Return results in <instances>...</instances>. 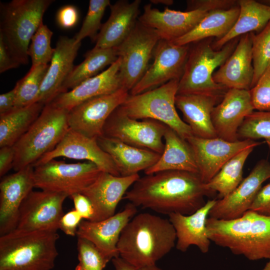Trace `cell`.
Listing matches in <instances>:
<instances>
[{"instance_id":"cell-15","label":"cell","mask_w":270,"mask_h":270,"mask_svg":"<svg viewBox=\"0 0 270 270\" xmlns=\"http://www.w3.org/2000/svg\"><path fill=\"white\" fill-rule=\"evenodd\" d=\"M270 178V164L258 162L238 186L226 196L216 200L209 218L230 220L241 216L249 210L262 184Z\"/></svg>"},{"instance_id":"cell-46","label":"cell","mask_w":270,"mask_h":270,"mask_svg":"<svg viewBox=\"0 0 270 270\" xmlns=\"http://www.w3.org/2000/svg\"><path fill=\"white\" fill-rule=\"evenodd\" d=\"M250 210L270 216V182L262 187Z\"/></svg>"},{"instance_id":"cell-21","label":"cell","mask_w":270,"mask_h":270,"mask_svg":"<svg viewBox=\"0 0 270 270\" xmlns=\"http://www.w3.org/2000/svg\"><path fill=\"white\" fill-rule=\"evenodd\" d=\"M34 188L32 166L2 178L0 182V236L14 229L20 208Z\"/></svg>"},{"instance_id":"cell-32","label":"cell","mask_w":270,"mask_h":270,"mask_svg":"<svg viewBox=\"0 0 270 270\" xmlns=\"http://www.w3.org/2000/svg\"><path fill=\"white\" fill-rule=\"evenodd\" d=\"M239 12L238 5L227 10L209 12L192 31L171 42L176 45L184 46L213 37L220 40L232 28Z\"/></svg>"},{"instance_id":"cell-9","label":"cell","mask_w":270,"mask_h":270,"mask_svg":"<svg viewBox=\"0 0 270 270\" xmlns=\"http://www.w3.org/2000/svg\"><path fill=\"white\" fill-rule=\"evenodd\" d=\"M33 167L34 188L70 197L82 193L102 172L90 162L68 164L53 159Z\"/></svg>"},{"instance_id":"cell-47","label":"cell","mask_w":270,"mask_h":270,"mask_svg":"<svg viewBox=\"0 0 270 270\" xmlns=\"http://www.w3.org/2000/svg\"><path fill=\"white\" fill-rule=\"evenodd\" d=\"M74 210L83 220L91 221L94 216L92 205L88 198L82 193H76L70 196Z\"/></svg>"},{"instance_id":"cell-27","label":"cell","mask_w":270,"mask_h":270,"mask_svg":"<svg viewBox=\"0 0 270 270\" xmlns=\"http://www.w3.org/2000/svg\"><path fill=\"white\" fill-rule=\"evenodd\" d=\"M120 63L118 58L106 70L84 80L70 91L60 94L49 104L70 110L90 98L116 92L122 88L118 78Z\"/></svg>"},{"instance_id":"cell-18","label":"cell","mask_w":270,"mask_h":270,"mask_svg":"<svg viewBox=\"0 0 270 270\" xmlns=\"http://www.w3.org/2000/svg\"><path fill=\"white\" fill-rule=\"evenodd\" d=\"M60 156L86 160L94 164L102 172L120 176L112 158L100 146L96 139L88 137L70 128L56 148L42 156L33 166Z\"/></svg>"},{"instance_id":"cell-11","label":"cell","mask_w":270,"mask_h":270,"mask_svg":"<svg viewBox=\"0 0 270 270\" xmlns=\"http://www.w3.org/2000/svg\"><path fill=\"white\" fill-rule=\"evenodd\" d=\"M166 127L156 120H140L131 118L118 106L107 120L103 136L161 154L164 148V136Z\"/></svg>"},{"instance_id":"cell-29","label":"cell","mask_w":270,"mask_h":270,"mask_svg":"<svg viewBox=\"0 0 270 270\" xmlns=\"http://www.w3.org/2000/svg\"><path fill=\"white\" fill-rule=\"evenodd\" d=\"M96 140L102 150L112 158L120 176H130L145 171L154 165L160 156L154 152L104 136Z\"/></svg>"},{"instance_id":"cell-50","label":"cell","mask_w":270,"mask_h":270,"mask_svg":"<svg viewBox=\"0 0 270 270\" xmlns=\"http://www.w3.org/2000/svg\"><path fill=\"white\" fill-rule=\"evenodd\" d=\"M16 90L14 87L10 91L0 95V114L14 108Z\"/></svg>"},{"instance_id":"cell-36","label":"cell","mask_w":270,"mask_h":270,"mask_svg":"<svg viewBox=\"0 0 270 270\" xmlns=\"http://www.w3.org/2000/svg\"><path fill=\"white\" fill-rule=\"evenodd\" d=\"M50 65L32 66L26 74L19 80L16 90L14 108H20L35 103L41 85Z\"/></svg>"},{"instance_id":"cell-49","label":"cell","mask_w":270,"mask_h":270,"mask_svg":"<svg viewBox=\"0 0 270 270\" xmlns=\"http://www.w3.org/2000/svg\"><path fill=\"white\" fill-rule=\"evenodd\" d=\"M20 66L12 58L2 38L0 37V72L16 68Z\"/></svg>"},{"instance_id":"cell-3","label":"cell","mask_w":270,"mask_h":270,"mask_svg":"<svg viewBox=\"0 0 270 270\" xmlns=\"http://www.w3.org/2000/svg\"><path fill=\"white\" fill-rule=\"evenodd\" d=\"M206 225L216 244L250 260L270 259V216L249 210L230 220L208 217Z\"/></svg>"},{"instance_id":"cell-48","label":"cell","mask_w":270,"mask_h":270,"mask_svg":"<svg viewBox=\"0 0 270 270\" xmlns=\"http://www.w3.org/2000/svg\"><path fill=\"white\" fill-rule=\"evenodd\" d=\"M15 157L13 146H4L0 149V176L3 177L12 168Z\"/></svg>"},{"instance_id":"cell-14","label":"cell","mask_w":270,"mask_h":270,"mask_svg":"<svg viewBox=\"0 0 270 270\" xmlns=\"http://www.w3.org/2000/svg\"><path fill=\"white\" fill-rule=\"evenodd\" d=\"M129 94V91L120 88L76 106L68 112L70 128L88 137L97 139L103 136L104 126L110 115L124 102Z\"/></svg>"},{"instance_id":"cell-31","label":"cell","mask_w":270,"mask_h":270,"mask_svg":"<svg viewBox=\"0 0 270 270\" xmlns=\"http://www.w3.org/2000/svg\"><path fill=\"white\" fill-rule=\"evenodd\" d=\"M238 4L240 12L235 24L224 37L213 41L214 49L219 50L244 34L260 32L270 20V6L254 0H240Z\"/></svg>"},{"instance_id":"cell-25","label":"cell","mask_w":270,"mask_h":270,"mask_svg":"<svg viewBox=\"0 0 270 270\" xmlns=\"http://www.w3.org/2000/svg\"><path fill=\"white\" fill-rule=\"evenodd\" d=\"M216 201L208 200L190 214L172 213L168 215L176 233L177 250L186 252L190 246H195L202 253L208 252L211 241L208 234L206 220Z\"/></svg>"},{"instance_id":"cell-17","label":"cell","mask_w":270,"mask_h":270,"mask_svg":"<svg viewBox=\"0 0 270 270\" xmlns=\"http://www.w3.org/2000/svg\"><path fill=\"white\" fill-rule=\"evenodd\" d=\"M136 212L137 207L128 202L122 210L106 219L96 222L83 220L76 236L91 242L106 258L112 260L120 256L117 246L121 233Z\"/></svg>"},{"instance_id":"cell-40","label":"cell","mask_w":270,"mask_h":270,"mask_svg":"<svg viewBox=\"0 0 270 270\" xmlns=\"http://www.w3.org/2000/svg\"><path fill=\"white\" fill-rule=\"evenodd\" d=\"M52 34L48 26L42 23L32 36L28 50L32 66L46 64L50 62L55 50L50 45Z\"/></svg>"},{"instance_id":"cell-34","label":"cell","mask_w":270,"mask_h":270,"mask_svg":"<svg viewBox=\"0 0 270 270\" xmlns=\"http://www.w3.org/2000/svg\"><path fill=\"white\" fill-rule=\"evenodd\" d=\"M84 60L74 66L64 82V92L72 89L82 82L98 74L106 66H111L118 58L116 48H94L84 54Z\"/></svg>"},{"instance_id":"cell-4","label":"cell","mask_w":270,"mask_h":270,"mask_svg":"<svg viewBox=\"0 0 270 270\" xmlns=\"http://www.w3.org/2000/svg\"><path fill=\"white\" fill-rule=\"evenodd\" d=\"M57 231H12L0 236V270H51L58 256Z\"/></svg>"},{"instance_id":"cell-7","label":"cell","mask_w":270,"mask_h":270,"mask_svg":"<svg viewBox=\"0 0 270 270\" xmlns=\"http://www.w3.org/2000/svg\"><path fill=\"white\" fill-rule=\"evenodd\" d=\"M68 112L50 104L44 106L28 130L13 146L12 168L16 172L33 166L56 148L70 128Z\"/></svg>"},{"instance_id":"cell-12","label":"cell","mask_w":270,"mask_h":270,"mask_svg":"<svg viewBox=\"0 0 270 270\" xmlns=\"http://www.w3.org/2000/svg\"><path fill=\"white\" fill-rule=\"evenodd\" d=\"M67 197L68 196L64 193L32 190L20 208L13 230L57 231L60 221L64 214L63 204Z\"/></svg>"},{"instance_id":"cell-6","label":"cell","mask_w":270,"mask_h":270,"mask_svg":"<svg viewBox=\"0 0 270 270\" xmlns=\"http://www.w3.org/2000/svg\"><path fill=\"white\" fill-rule=\"evenodd\" d=\"M239 39L240 37L230 41L219 50L212 48V38L192 43L178 82L177 94H202L223 97L228 89L216 83L212 75L215 70L232 54Z\"/></svg>"},{"instance_id":"cell-8","label":"cell","mask_w":270,"mask_h":270,"mask_svg":"<svg viewBox=\"0 0 270 270\" xmlns=\"http://www.w3.org/2000/svg\"><path fill=\"white\" fill-rule=\"evenodd\" d=\"M179 80H172L140 94L129 96L120 106L129 117L150 119L164 124L187 140L194 136L190 126L178 116L175 104Z\"/></svg>"},{"instance_id":"cell-45","label":"cell","mask_w":270,"mask_h":270,"mask_svg":"<svg viewBox=\"0 0 270 270\" xmlns=\"http://www.w3.org/2000/svg\"><path fill=\"white\" fill-rule=\"evenodd\" d=\"M83 220L80 214L74 210L64 214L59 222V229L68 236H76L78 227Z\"/></svg>"},{"instance_id":"cell-26","label":"cell","mask_w":270,"mask_h":270,"mask_svg":"<svg viewBox=\"0 0 270 270\" xmlns=\"http://www.w3.org/2000/svg\"><path fill=\"white\" fill-rule=\"evenodd\" d=\"M140 0H120L110 4V16L102 24L94 48H116L130 34L138 21Z\"/></svg>"},{"instance_id":"cell-1","label":"cell","mask_w":270,"mask_h":270,"mask_svg":"<svg viewBox=\"0 0 270 270\" xmlns=\"http://www.w3.org/2000/svg\"><path fill=\"white\" fill-rule=\"evenodd\" d=\"M198 174L166 170L140 178L123 199L136 206L168 214H190L202 207L208 194Z\"/></svg>"},{"instance_id":"cell-28","label":"cell","mask_w":270,"mask_h":270,"mask_svg":"<svg viewBox=\"0 0 270 270\" xmlns=\"http://www.w3.org/2000/svg\"><path fill=\"white\" fill-rule=\"evenodd\" d=\"M222 98L202 94H176L175 104L194 136L215 138L217 136L212 122V112Z\"/></svg>"},{"instance_id":"cell-16","label":"cell","mask_w":270,"mask_h":270,"mask_svg":"<svg viewBox=\"0 0 270 270\" xmlns=\"http://www.w3.org/2000/svg\"><path fill=\"white\" fill-rule=\"evenodd\" d=\"M186 140L196 161L198 174L204 183L209 182L231 158L250 146L261 144L245 140L230 142L219 138H204L192 136Z\"/></svg>"},{"instance_id":"cell-22","label":"cell","mask_w":270,"mask_h":270,"mask_svg":"<svg viewBox=\"0 0 270 270\" xmlns=\"http://www.w3.org/2000/svg\"><path fill=\"white\" fill-rule=\"evenodd\" d=\"M208 12L200 9L181 12L168 8L161 12L148 4L138 21L154 30L160 40L172 42L192 31Z\"/></svg>"},{"instance_id":"cell-54","label":"cell","mask_w":270,"mask_h":270,"mask_svg":"<svg viewBox=\"0 0 270 270\" xmlns=\"http://www.w3.org/2000/svg\"><path fill=\"white\" fill-rule=\"evenodd\" d=\"M262 270H270V259L268 260Z\"/></svg>"},{"instance_id":"cell-19","label":"cell","mask_w":270,"mask_h":270,"mask_svg":"<svg viewBox=\"0 0 270 270\" xmlns=\"http://www.w3.org/2000/svg\"><path fill=\"white\" fill-rule=\"evenodd\" d=\"M254 110L250 90L228 89L212 112L217 137L230 142L238 140L240 127Z\"/></svg>"},{"instance_id":"cell-5","label":"cell","mask_w":270,"mask_h":270,"mask_svg":"<svg viewBox=\"0 0 270 270\" xmlns=\"http://www.w3.org/2000/svg\"><path fill=\"white\" fill-rule=\"evenodd\" d=\"M52 0H13L0 4V37L17 63L28 62L32 38L42 23Z\"/></svg>"},{"instance_id":"cell-52","label":"cell","mask_w":270,"mask_h":270,"mask_svg":"<svg viewBox=\"0 0 270 270\" xmlns=\"http://www.w3.org/2000/svg\"><path fill=\"white\" fill-rule=\"evenodd\" d=\"M152 3L156 4H162L166 6L172 5L174 3L172 0H151Z\"/></svg>"},{"instance_id":"cell-39","label":"cell","mask_w":270,"mask_h":270,"mask_svg":"<svg viewBox=\"0 0 270 270\" xmlns=\"http://www.w3.org/2000/svg\"><path fill=\"white\" fill-rule=\"evenodd\" d=\"M110 4L109 0H90L88 12L79 32L74 37L76 43L81 42L86 37L96 42L98 30H100L101 20L106 8Z\"/></svg>"},{"instance_id":"cell-53","label":"cell","mask_w":270,"mask_h":270,"mask_svg":"<svg viewBox=\"0 0 270 270\" xmlns=\"http://www.w3.org/2000/svg\"><path fill=\"white\" fill-rule=\"evenodd\" d=\"M138 270H164L158 268L156 265H154V266L144 267L140 269H138Z\"/></svg>"},{"instance_id":"cell-10","label":"cell","mask_w":270,"mask_h":270,"mask_svg":"<svg viewBox=\"0 0 270 270\" xmlns=\"http://www.w3.org/2000/svg\"><path fill=\"white\" fill-rule=\"evenodd\" d=\"M160 40L154 30L138 21L129 36L116 48L121 60L118 78L122 88L130 92L141 80Z\"/></svg>"},{"instance_id":"cell-44","label":"cell","mask_w":270,"mask_h":270,"mask_svg":"<svg viewBox=\"0 0 270 270\" xmlns=\"http://www.w3.org/2000/svg\"><path fill=\"white\" fill-rule=\"evenodd\" d=\"M78 20V10L72 5H66L61 7L56 15V21L58 26L64 29H70L74 27Z\"/></svg>"},{"instance_id":"cell-35","label":"cell","mask_w":270,"mask_h":270,"mask_svg":"<svg viewBox=\"0 0 270 270\" xmlns=\"http://www.w3.org/2000/svg\"><path fill=\"white\" fill-rule=\"evenodd\" d=\"M254 146L248 147L228 160L204 186L208 194L217 192L220 198L234 191L242 181L243 168Z\"/></svg>"},{"instance_id":"cell-33","label":"cell","mask_w":270,"mask_h":270,"mask_svg":"<svg viewBox=\"0 0 270 270\" xmlns=\"http://www.w3.org/2000/svg\"><path fill=\"white\" fill-rule=\"evenodd\" d=\"M44 104L35 102L0 114V147L13 146L28 130Z\"/></svg>"},{"instance_id":"cell-23","label":"cell","mask_w":270,"mask_h":270,"mask_svg":"<svg viewBox=\"0 0 270 270\" xmlns=\"http://www.w3.org/2000/svg\"><path fill=\"white\" fill-rule=\"evenodd\" d=\"M80 45L81 42L76 43L74 38L62 36L58 38L36 102L46 105L64 93L63 85L74 67Z\"/></svg>"},{"instance_id":"cell-42","label":"cell","mask_w":270,"mask_h":270,"mask_svg":"<svg viewBox=\"0 0 270 270\" xmlns=\"http://www.w3.org/2000/svg\"><path fill=\"white\" fill-rule=\"evenodd\" d=\"M250 91L254 110L270 112V63Z\"/></svg>"},{"instance_id":"cell-13","label":"cell","mask_w":270,"mask_h":270,"mask_svg":"<svg viewBox=\"0 0 270 270\" xmlns=\"http://www.w3.org/2000/svg\"><path fill=\"white\" fill-rule=\"evenodd\" d=\"M190 44L178 46L160 40L154 53L152 64L138 84L130 90L136 95L154 89L174 80L182 78L188 56Z\"/></svg>"},{"instance_id":"cell-41","label":"cell","mask_w":270,"mask_h":270,"mask_svg":"<svg viewBox=\"0 0 270 270\" xmlns=\"http://www.w3.org/2000/svg\"><path fill=\"white\" fill-rule=\"evenodd\" d=\"M79 264L84 270H103L110 261L87 240L78 238Z\"/></svg>"},{"instance_id":"cell-55","label":"cell","mask_w":270,"mask_h":270,"mask_svg":"<svg viewBox=\"0 0 270 270\" xmlns=\"http://www.w3.org/2000/svg\"><path fill=\"white\" fill-rule=\"evenodd\" d=\"M75 270H84L83 268L78 264L76 267Z\"/></svg>"},{"instance_id":"cell-51","label":"cell","mask_w":270,"mask_h":270,"mask_svg":"<svg viewBox=\"0 0 270 270\" xmlns=\"http://www.w3.org/2000/svg\"><path fill=\"white\" fill-rule=\"evenodd\" d=\"M112 260L116 270H138L120 256L114 258Z\"/></svg>"},{"instance_id":"cell-38","label":"cell","mask_w":270,"mask_h":270,"mask_svg":"<svg viewBox=\"0 0 270 270\" xmlns=\"http://www.w3.org/2000/svg\"><path fill=\"white\" fill-rule=\"evenodd\" d=\"M251 33L254 68L252 88L270 63V20L258 33Z\"/></svg>"},{"instance_id":"cell-30","label":"cell","mask_w":270,"mask_h":270,"mask_svg":"<svg viewBox=\"0 0 270 270\" xmlns=\"http://www.w3.org/2000/svg\"><path fill=\"white\" fill-rule=\"evenodd\" d=\"M164 148L158 162L144 171L150 174L166 170H180L198 174V170L192 150L186 140L176 132L166 127Z\"/></svg>"},{"instance_id":"cell-20","label":"cell","mask_w":270,"mask_h":270,"mask_svg":"<svg viewBox=\"0 0 270 270\" xmlns=\"http://www.w3.org/2000/svg\"><path fill=\"white\" fill-rule=\"evenodd\" d=\"M140 178L138 174L122 176L102 172L82 192L92 205L94 216L91 221H100L114 216L120 201Z\"/></svg>"},{"instance_id":"cell-2","label":"cell","mask_w":270,"mask_h":270,"mask_svg":"<svg viewBox=\"0 0 270 270\" xmlns=\"http://www.w3.org/2000/svg\"><path fill=\"white\" fill-rule=\"evenodd\" d=\"M175 230L168 219L148 212L135 215L122 230L119 256L138 269L156 265L176 246Z\"/></svg>"},{"instance_id":"cell-24","label":"cell","mask_w":270,"mask_h":270,"mask_svg":"<svg viewBox=\"0 0 270 270\" xmlns=\"http://www.w3.org/2000/svg\"><path fill=\"white\" fill-rule=\"evenodd\" d=\"M254 76L252 33H248L240 37L235 49L212 78L228 89L250 90Z\"/></svg>"},{"instance_id":"cell-37","label":"cell","mask_w":270,"mask_h":270,"mask_svg":"<svg viewBox=\"0 0 270 270\" xmlns=\"http://www.w3.org/2000/svg\"><path fill=\"white\" fill-rule=\"evenodd\" d=\"M238 140L264 138L270 148V112L254 111L240 127Z\"/></svg>"},{"instance_id":"cell-43","label":"cell","mask_w":270,"mask_h":270,"mask_svg":"<svg viewBox=\"0 0 270 270\" xmlns=\"http://www.w3.org/2000/svg\"><path fill=\"white\" fill-rule=\"evenodd\" d=\"M238 5L234 0H188V10L198 9L210 12L217 10H227Z\"/></svg>"}]
</instances>
